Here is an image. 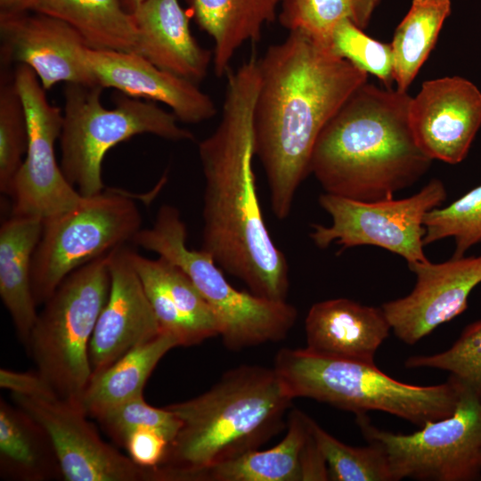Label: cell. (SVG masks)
I'll return each mask as SVG.
<instances>
[{
    "label": "cell",
    "mask_w": 481,
    "mask_h": 481,
    "mask_svg": "<svg viewBox=\"0 0 481 481\" xmlns=\"http://www.w3.org/2000/svg\"><path fill=\"white\" fill-rule=\"evenodd\" d=\"M226 77L218 126L199 143L205 178L200 249L253 294L284 301L289 268L265 223L253 171L257 60L251 57Z\"/></svg>",
    "instance_id": "6da1fadb"
},
{
    "label": "cell",
    "mask_w": 481,
    "mask_h": 481,
    "mask_svg": "<svg viewBox=\"0 0 481 481\" xmlns=\"http://www.w3.org/2000/svg\"><path fill=\"white\" fill-rule=\"evenodd\" d=\"M253 112L255 156L262 164L271 208L279 220L291 212L310 174L322 130L368 74L309 36L290 31L257 60Z\"/></svg>",
    "instance_id": "7a4b0ae2"
},
{
    "label": "cell",
    "mask_w": 481,
    "mask_h": 481,
    "mask_svg": "<svg viewBox=\"0 0 481 481\" xmlns=\"http://www.w3.org/2000/svg\"><path fill=\"white\" fill-rule=\"evenodd\" d=\"M407 92L365 82L328 121L314 144L310 174L326 193L376 201L415 183L432 159L410 123Z\"/></svg>",
    "instance_id": "3957f363"
},
{
    "label": "cell",
    "mask_w": 481,
    "mask_h": 481,
    "mask_svg": "<svg viewBox=\"0 0 481 481\" xmlns=\"http://www.w3.org/2000/svg\"><path fill=\"white\" fill-rule=\"evenodd\" d=\"M294 399L273 368L243 364L201 395L165 406L181 427L153 481H192L208 468L258 449L287 425Z\"/></svg>",
    "instance_id": "277c9868"
},
{
    "label": "cell",
    "mask_w": 481,
    "mask_h": 481,
    "mask_svg": "<svg viewBox=\"0 0 481 481\" xmlns=\"http://www.w3.org/2000/svg\"><path fill=\"white\" fill-rule=\"evenodd\" d=\"M293 399L310 398L355 415L380 411L419 427L450 416L459 385L448 379L434 386L398 381L375 363L319 355L305 348H281L273 367Z\"/></svg>",
    "instance_id": "5b68a950"
},
{
    "label": "cell",
    "mask_w": 481,
    "mask_h": 481,
    "mask_svg": "<svg viewBox=\"0 0 481 481\" xmlns=\"http://www.w3.org/2000/svg\"><path fill=\"white\" fill-rule=\"evenodd\" d=\"M187 230L179 210L162 205L153 225L141 229L133 242L181 268L212 310L224 345L232 351L284 339L297 318L296 307L241 291L226 280L213 257L186 245Z\"/></svg>",
    "instance_id": "8992f818"
},
{
    "label": "cell",
    "mask_w": 481,
    "mask_h": 481,
    "mask_svg": "<svg viewBox=\"0 0 481 481\" xmlns=\"http://www.w3.org/2000/svg\"><path fill=\"white\" fill-rule=\"evenodd\" d=\"M109 253L61 281L38 314L26 347L57 396L80 406L93 375L90 341L110 292Z\"/></svg>",
    "instance_id": "52a82bcc"
},
{
    "label": "cell",
    "mask_w": 481,
    "mask_h": 481,
    "mask_svg": "<svg viewBox=\"0 0 481 481\" xmlns=\"http://www.w3.org/2000/svg\"><path fill=\"white\" fill-rule=\"evenodd\" d=\"M102 87L66 83L60 144L61 168L84 197L102 192V166L108 151L131 137L151 134L170 141L192 140L191 131L178 126L173 114L151 102L124 94L115 107L101 102Z\"/></svg>",
    "instance_id": "ba28073f"
},
{
    "label": "cell",
    "mask_w": 481,
    "mask_h": 481,
    "mask_svg": "<svg viewBox=\"0 0 481 481\" xmlns=\"http://www.w3.org/2000/svg\"><path fill=\"white\" fill-rule=\"evenodd\" d=\"M142 216L131 195L102 191L44 220L32 261V290L45 304L72 272L133 240Z\"/></svg>",
    "instance_id": "9c48e42d"
},
{
    "label": "cell",
    "mask_w": 481,
    "mask_h": 481,
    "mask_svg": "<svg viewBox=\"0 0 481 481\" xmlns=\"http://www.w3.org/2000/svg\"><path fill=\"white\" fill-rule=\"evenodd\" d=\"M458 385L459 399L453 412L428 421L411 434L382 430L372 425L366 414L356 415L363 437L385 452L393 481L481 479V402Z\"/></svg>",
    "instance_id": "30bf717a"
},
{
    "label": "cell",
    "mask_w": 481,
    "mask_h": 481,
    "mask_svg": "<svg viewBox=\"0 0 481 481\" xmlns=\"http://www.w3.org/2000/svg\"><path fill=\"white\" fill-rule=\"evenodd\" d=\"M445 199L444 185L438 179L401 200L363 201L324 192L319 204L330 216L331 224H312L310 237L319 249L332 243L343 249L372 245L401 256L408 264L426 262L423 219Z\"/></svg>",
    "instance_id": "8fae6325"
},
{
    "label": "cell",
    "mask_w": 481,
    "mask_h": 481,
    "mask_svg": "<svg viewBox=\"0 0 481 481\" xmlns=\"http://www.w3.org/2000/svg\"><path fill=\"white\" fill-rule=\"evenodd\" d=\"M13 74L25 109L29 141L9 194L12 215L44 221L76 207L84 196L66 179L56 160L54 145L61 132L63 114L49 102L32 69L18 64Z\"/></svg>",
    "instance_id": "7c38bea8"
},
{
    "label": "cell",
    "mask_w": 481,
    "mask_h": 481,
    "mask_svg": "<svg viewBox=\"0 0 481 481\" xmlns=\"http://www.w3.org/2000/svg\"><path fill=\"white\" fill-rule=\"evenodd\" d=\"M17 406L49 436L66 481H151L150 469L135 464L105 443L85 410L60 398L12 394Z\"/></svg>",
    "instance_id": "4fadbf2b"
},
{
    "label": "cell",
    "mask_w": 481,
    "mask_h": 481,
    "mask_svg": "<svg viewBox=\"0 0 481 481\" xmlns=\"http://www.w3.org/2000/svg\"><path fill=\"white\" fill-rule=\"evenodd\" d=\"M416 275L412 292L382 305L391 330L403 342L413 345L468 307L473 289L481 283V256L452 257L408 264Z\"/></svg>",
    "instance_id": "5bb4252c"
},
{
    "label": "cell",
    "mask_w": 481,
    "mask_h": 481,
    "mask_svg": "<svg viewBox=\"0 0 481 481\" xmlns=\"http://www.w3.org/2000/svg\"><path fill=\"white\" fill-rule=\"evenodd\" d=\"M1 60L29 66L45 90L60 82L98 86L86 63L89 48L69 25L29 11L0 14Z\"/></svg>",
    "instance_id": "9a60e30c"
},
{
    "label": "cell",
    "mask_w": 481,
    "mask_h": 481,
    "mask_svg": "<svg viewBox=\"0 0 481 481\" xmlns=\"http://www.w3.org/2000/svg\"><path fill=\"white\" fill-rule=\"evenodd\" d=\"M409 114L420 149L432 160L458 164L481 127V91L459 76L428 80L412 97Z\"/></svg>",
    "instance_id": "2e32d148"
},
{
    "label": "cell",
    "mask_w": 481,
    "mask_h": 481,
    "mask_svg": "<svg viewBox=\"0 0 481 481\" xmlns=\"http://www.w3.org/2000/svg\"><path fill=\"white\" fill-rule=\"evenodd\" d=\"M130 249L109 253L110 286L89 346L93 374L104 371L133 348L160 332L143 283L132 264Z\"/></svg>",
    "instance_id": "e0dca14e"
},
{
    "label": "cell",
    "mask_w": 481,
    "mask_h": 481,
    "mask_svg": "<svg viewBox=\"0 0 481 481\" xmlns=\"http://www.w3.org/2000/svg\"><path fill=\"white\" fill-rule=\"evenodd\" d=\"M86 63L96 85L160 102L178 121L196 124L216 114L214 101L197 84L160 69L137 53L87 48Z\"/></svg>",
    "instance_id": "ac0fdd59"
},
{
    "label": "cell",
    "mask_w": 481,
    "mask_h": 481,
    "mask_svg": "<svg viewBox=\"0 0 481 481\" xmlns=\"http://www.w3.org/2000/svg\"><path fill=\"white\" fill-rule=\"evenodd\" d=\"M130 258L161 331L172 334L183 346L219 336L212 310L181 268L162 257L151 259L132 249Z\"/></svg>",
    "instance_id": "d6986e66"
},
{
    "label": "cell",
    "mask_w": 481,
    "mask_h": 481,
    "mask_svg": "<svg viewBox=\"0 0 481 481\" xmlns=\"http://www.w3.org/2000/svg\"><path fill=\"white\" fill-rule=\"evenodd\" d=\"M390 330L381 307L343 298L328 299L314 304L307 313L306 348L322 356L375 363Z\"/></svg>",
    "instance_id": "ffe728a7"
},
{
    "label": "cell",
    "mask_w": 481,
    "mask_h": 481,
    "mask_svg": "<svg viewBox=\"0 0 481 481\" xmlns=\"http://www.w3.org/2000/svg\"><path fill=\"white\" fill-rule=\"evenodd\" d=\"M137 54L156 67L199 84L213 53L192 36L189 16L178 0H144L133 12Z\"/></svg>",
    "instance_id": "44dd1931"
},
{
    "label": "cell",
    "mask_w": 481,
    "mask_h": 481,
    "mask_svg": "<svg viewBox=\"0 0 481 481\" xmlns=\"http://www.w3.org/2000/svg\"><path fill=\"white\" fill-rule=\"evenodd\" d=\"M43 224L39 217L12 215L0 228V296L25 347L38 315L31 272Z\"/></svg>",
    "instance_id": "7402d4cb"
},
{
    "label": "cell",
    "mask_w": 481,
    "mask_h": 481,
    "mask_svg": "<svg viewBox=\"0 0 481 481\" xmlns=\"http://www.w3.org/2000/svg\"><path fill=\"white\" fill-rule=\"evenodd\" d=\"M283 0H187L198 26L214 41L213 66L226 75L236 52L258 41L263 27L274 20Z\"/></svg>",
    "instance_id": "603a6c76"
},
{
    "label": "cell",
    "mask_w": 481,
    "mask_h": 481,
    "mask_svg": "<svg viewBox=\"0 0 481 481\" xmlns=\"http://www.w3.org/2000/svg\"><path fill=\"white\" fill-rule=\"evenodd\" d=\"M287 432L275 446L252 450L196 473L192 481H302L309 416L298 409L287 417Z\"/></svg>",
    "instance_id": "cb8c5ba5"
},
{
    "label": "cell",
    "mask_w": 481,
    "mask_h": 481,
    "mask_svg": "<svg viewBox=\"0 0 481 481\" xmlns=\"http://www.w3.org/2000/svg\"><path fill=\"white\" fill-rule=\"evenodd\" d=\"M0 473L16 481L62 478L51 439L42 426L15 404L0 400Z\"/></svg>",
    "instance_id": "d4e9b609"
},
{
    "label": "cell",
    "mask_w": 481,
    "mask_h": 481,
    "mask_svg": "<svg viewBox=\"0 0 481 481\" xmlns=\"http://www.w3.org/2000/svg\"><path fill=\"white\" fill-rule=\"evenodd\" d=\"M31 11L67 23L89 48L137 53L135 19L122 0H34Z\"/></svg>",
    "instance_id": "484cf974"
},
{
    "label": "cell",
    "mask_w": 481,
    "mask_h": 481,
    "mask_svg": "<svg viewBox=\"0 0 481 481\" xmlns=\"http://www.w3.org/2000/svg\"><path fill=\"white\" fill-rule=\"evenodd\" d=\"M179 346L175 337L161 331L133 348L104 371L92 375L81 400L82 408L88 416L96 418L110 408L142 395L158 363Z\"/></svg>",
    "instance_id": "4316f807"
},
{
    "label": "cell",
    "mask_w": 481,
    "mask_h": 481,
    "mask_svg": "<svg viewBox=\"0 0 481 481\" xmlns=\"http://www.w3.org/2000/svg\"><path fill=\"white\" fill-rule=\"evenodd\" d=\"M450 12V0H412L390 44L396 90L407 92L434 48Z\"/></svg>",
    "instance_id": "83f0119b"
},
{
    "label": "cell",
    "mask_w": 481,
    "mask_h": 481,
    "mask_svg": "<svg viewBox=\"0 0 481 481\" xmlns=\"http://www.w3.org/2000/svg\"><path fill=\"white\" fill-rule=\"evenodd\" d=\"M379 0H283L278 18L290 31L302 32L329 47L334 29L349 20L364 29Z\"/></svg>",
    "instance_id": "f1b7e54d"
},
{
    "label": "cell",
    "mask_w": 481,
    "mask_h": 481,
    "mask_svg": "<svg viewBox=\"0 0 481 481\" xmlns=\"http://www.w3.org/2000/svg\"><path fill=\"white\" fill-rule=\"evenodd\" d=\"M311 433L322 452L332 481H393L388 461L383 449L368 443L363 447L347 445L309 417Z\"/></svg>",
    "instance_id": "f546056e"
},
{
    "label": "cell",
    "mask_w": 481,
    "mask_h": 481,
    "mask_svg": "<svg viewBox=\"0 0 481 481\" xmlns=\"http://www.w3.org/2000/svg\"><path fill=\"white\" fill-rule=\"evenodd\" d=\"M28 124L14 74L1 73L0 82V191L10 194L28 149Z\"/></svg>",
    "instance_id": "4dcf8cb0"
},
{
    "label": "cell",
    "mask_w": 481,
    "mask_h": 481,
    "mask_svg": "<svg viewBox=\"0 0 481 481\" xmlns=\"http://www.w3.org/2000/svg\"><path fill=\"white\" fill-rule=\"evenodd\" d=\"M424 245L450 237L454 240L452 257H461L481 243V185L470 190L445 208L428 211L423 219Z\"/></svg>",
    "instance_id": "1f68e13d"
},
{
    "label": "cell",
    "mask_w": 481,
    "mask_h": 481,
    "mask_svg": "<svg viewBox=\"0 0 481 481\" xmlns=\"http://www.w3.org/2000/svg\"><path fill=\"white\" fill-rule=\"evenodd\" d=\"M406 368H433L469 390L481 402V320L468 325L454 344L441 353L409 357Z\"/></svg>",
    "instance_id": "d6a6232c"
},
{
    "label": "cell",
    "mask_w": 481,
    "mask_h": 481,
    "mask_svg": "<svg viewBox=\"0 0 481 481\" xmlns=\"http://www.w3.org/2000/svg\"><path fill=\"white\" fill-rule=\"evenodd\" d=\"M329 47L368 75L378 77L385 87L392 88L395 79L390 44L371 38L346 20L334 29Z\"/></svg>",
    "instance_id": "836d02e7"
},
{
    "label": "cell",
    "mask_w": 481,
    "mask_h": 481,
    "mask_svg": "<svg viewBox=\"0 0 481 481\" xmlns=\"http://www.w3.org/2000/svg\"><path fill=\"white\" fill-rule=\"evenodd\" d=\"M95 419L122 447L126 437L137 429L158 430L170 443L181 427V421L175 413L166 407L159 409L148 404L143 395L106 410Z\"/></svg>",
    "instance_id": "e575fe53"
},
{
    "label": "cell",
    "mask_w": 481,
    "mask_h": 481,
    "mask_svg": "<svg viewBox=\"0 0 481 481\" xmlns=\"http://www.w3.org/2000/svg\"><path fill=\"white\" fill-rule=\"evenodd\" d=\"M168 444L169 440L159 431L140 428L126 437L123 447L135 464L151 469L160 464Z\"/></svg>",
    "instance_id": "d590c367"
},
{
    "label": "cell",
    "mask_w": 481,
    "mask_h": 481,
    "mask_svg": "<svg viewBox=\"0 0 481 481\" xmlns=\"http://www.w3.org/2000/svg\"><path fill=\"white\" fill-rule=\"evenodd\" d=\"M0 387L12 394H19L41 399L59 398L51 386L37 371L19 372L7 369L0 370Z\"/></svg>",
    "instance_id": "8d00e7d4"
},
{
    "label": "cell",
    "mask_w": 481,
    "mask_h": 481,
    "mask_svg": "<svg viewBox=\"0 0 481 481\" xmlns=\"http://www.w3.org/2000/svg\"><path fill=\"white\" fill-rule=\"evenodd\" d=\"M34 0H0V14H13L31 11Z\"/></svg>",
    "instance_id": "74e56055"
},
{
    "label": "cell",
    "mask_w": 481,
    "mask_h": 481,
    "mask_svg": "<svg viewBox=\"0 0 481 481\" xmlns=\"http://www.w3.org/2000/svg\"><path fill=\"white\" fill-rule=\"evenodd\" d=\"M143 1L144 0H122V3L125 8L133 13Z\"/></svg>",
    "instance_id": "f35d334b"
}]
</instances>
